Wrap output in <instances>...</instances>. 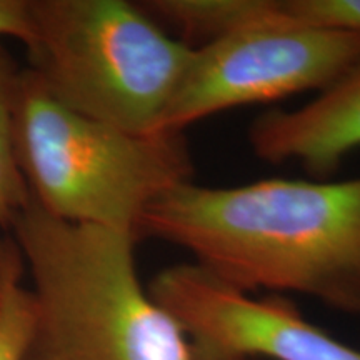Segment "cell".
Returning <instances> with one entry per match:
<instances>
[{
  "label": "cell",
  "instance_id": "obj_1",
  "mask_svg": "<svg viewBox=\"0 0 360 360\" xmlns=\"http://www.w3.org/2000/svg\"><path fill=\"white\" fill-rule=\"evenodd\" d=\"M137 236L187 250L247 294L297 292L360 315V177L238 187L191 180L148 207Z\"/></svg>",
  "mask_w": 360,
  "mask_h": 360
},
{
  "label": "cell",
  "instance_id": "obj_2",
  "mask_svg": "<svg viewBox=\"0 0 360 360\" xmlns=\"http://www.w3.org/2000/svg\"><path fill=\"white\" fill-rule=\"evenodd\" d=\"M7 233L32 278L22 360H193L187 335L139 278L134 233L57 219L32 195Z\"/></svg>",
  "mask_w": 360,
  "mask_h": 360
},
{
  "label": "cell",
  "instance_id": "obj_3",
  "mask_svg": "<svg viewBox=\"0 0 360 360\" xmlns=\"http://www.w3.org/2000/svg\"><path fill=\"white\" fill-rule=\"evenodd\" d=\"M13 146L45 212L137 238L148 207L193 175L184 134H132L80 115L49 96L30 69L20 74Z\"/></svg>",
  "mask_w": 360,
  "mask_h": 360
},
{
  "label": "cell",
  "instance_id": "obj_4",
  "mask_svg": "<svg viewBox=\"0 0 360 360\" xmlns=\"http://www.w3.org/2000/svg\"><path fill=\"white\" fill-rule=\"evenodd\" d=\"M30 69L52 98L132 134H160L193 53L139 4L30 0Z\"/></svg>",
  "mask_w": 360,
  "mask_h": 360
},
{
  "label": "cell",
  "instance_id": "obj_5",
  "mask_svg": "<svg viewBox=\"0 0 360 360\" xmlns=\"http://www.w3.org/2000/svg\"><path fill=\"white\" fill-rule=\"evenodd\" d=\"M360 58V34L282 19L193 47L160 134L220 112L323 90Z\"/></svg>",
  "mask_w": 360,
  "mask_h": 360
},
{
  "label": "cell",
  "instance_id": "obj_6",
  "mask_svg": "<svg viewBox=\"0 0 360 360\" xmlns=\"http://www.w3.org/2000/svg\"><path fill=\"white\" fill-rule=\"evenodd\" d=\"M148 294L187 335L193 360H360L292 304L254 299L197 264L160 270Z\"/></svg>",
  "mask_w": 360,
  "mask_h": 360
},
{
  "label": "cell",
  "instance_id": "obj_7",
  "mask_svg": "<svg viewBox=\"0 0 360 360\" xmlns=\"http://www.w3.org/2000/svg\"><path fill=\"white\" fill-rule=\"evenodd\" d=\"M249 142L265 162H300L319 179L334 174L360 147V58L307 105L257 117Z\"/></svg>",
  "mask_w": 360,
  "mask_h": 360
},
{
  "label": "cell",
  "instance_id": "obj_8",
  "mask_svg": "<svg viewBox=\"0 0 360 360\" xmlns=\"http://www.w3.org/2000/svg\"><path fill=\"white\" fill-rule=\"evenodd\" d=\"M139 6L160 25L172 27L200 45L285 19L281 0H150Z\"/></svg>",
  "mask_w": 360,
  "mask_h": 360
},
{
  "label": "cell",
  "instance_id": "obj_9",
  "mask_svg": "<svg viewBox=\"0 0 360 360\" xmlns=\"http://www.w3.org/2000/svg\"><path fill=\"white\" fill-rule=\"evenodd\" d=\"M22 69L0 45V229L8 232L30 199L13 146V114Z\"/></svg>",
  "mask_w": 360,
  "mask_h": 360
},
{
  "label": "cell",
  "instance_id": "obj_10",
  "mask_svg": "<svg viewBox=\"0 0 360 360\" xmlns=\"http://www.w3.org/2000/svg\"><path fill=\"white\" fill-rule=\"evenodd\" d=\"M25 264L15 240L0 237V360H22L34 323L30 290L22 285Z\"/></svg>",
  "mask_w": 360,
  "mask_h": 360
},
{
  "label": "cell",
  "instance_id": "obj_11",
  "mask_svg": "<svg viewBox=\"0 0 360 360\" xmlns=\"http://www.w3.org/2000/svg\"><path fill=\"white\" fill-rule=\"evenodd\" d=\"M290 22L360 34V0H282Z\"/></svg>",
  "mask_w": 360,
  "mask_h": 360
},
{
  "label": "cell",
  "instance_id": "obj_12",
  "mask_svg": "<svg viewBox=\"0 0 360 360\" xmlns=\"http://www.w3.org/2000/svg\"><path fill=\"white\" fill-rule=\"evenodd\" d=\"M0 37H12L29 47L32 42L30 0H0Z\"/></svg>",
  "mask_w": 360,
  "mask_h": 360
}]
</instances>
